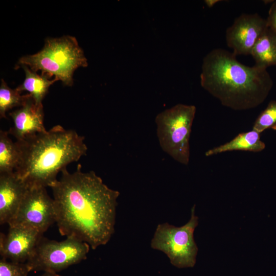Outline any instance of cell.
I'll use <instances>...</instances> for the list:
<instances>
[{
	"label": "cell",
	"instance_id": "6da1fadb",
	"mask_svg": "<svg viewBox=\"0 0 276 276\" xmlns=\"http://www.w3.org/2000/svg\"><path fill=\"white\" fill-rule=\"evenodd\" d=\"M81 164L61 176L50 188L56 223L62 236H74L93 249L106 244L114 233L118 191L109 188L94 171H82Z\"/></svg>",
	"mask_w": 276,
	"mask_h": 276
},
{
	"label": "cell",
	"instance_id": "7a4b0ae2",
	"mask_svg": "<svg viewBox=\"0 0 276 276\" xmlns=\"http://www.w3.org/2000/svg\"><path fill=\"white\" fill-rule=\"evenodd\" d=\"M200 77L205 90L222 105L236 110L262 104L273 85L267 68L246 66L233 53L220 48L205 56Z\"/></svg>",
	"mask_w": 276,
	"mask_h": 276
},
{
	"label": "cell",
	"instance_id": "3957f363",
	"mask_svg": "<svg viewBox=\"0 0 276 276\" xmlns=\"http://www.w3.org/2000/svg\"><path fill=\"white\" fill-rule=\"evenodd\" d=\"M16 142L20 162L14 172L28 188L52 187L58 173L87 150L84 136L59 125Z\"/></svg>",
	"mask_w": 276,
	"mask_h": 276
},
{
	"label": "cell",
	"instance_id": "277c9868",
	"mask_svg": "<svg viewBox=\"0 0 276 276\" xmlns=\"http://www.w3.org/2000/svg\"><path fill=\"white\" fill-rule=\"evenodd\" d=\"M18 64L29 66L36 73L40 70L41 75H46L50 78L54 76L57 80H61L67 86L73 84L75 71L88 65L76 38L69 35L47 39L40 52L21 57Z\"/></svg>",
	"mask_w": 276,
	"mask_h": 276
},
{
	"label": "cell",
	"instance_id": "5b68a950",
	"mask_svg": "<svg viewBox=\"0 0 276 276\" xmlns=\"http://www.w3.org/2000/svg\"><path fill=\"white\" fill-rule=\"evenodd\" d=\"M196 111L194 105L178 104L160 112L155 119L162 149L185 165L189 163V140Z\"/></svg>",
	"mask_w": 276,
	"mask_h": 276
},
{
	"label": "cell",
	"instance_id": "8992f818",
	"mask_svg": "<svg viewBox=\"0 0 276 276\" xmlns=\"http://www.w3.org/2000/svg\"><path fill=\"white\" fill-rule=\"evenodd\" d=\"M195 205L191 209V217L185 225L177 227L168 222L158 224L150 242L151 247L164 252L170 263L178 268L193 267L198 248L194 233L198 224Z\"/></svg>",
	"mask_w": 276,
	"mask_h": 276
},
{
	"label": "cell",
	"instance_id": "52a82bcc",
	"mask_svg": "<svg viewBox=\"0 0 276 276\" xmlns=\"http://www.w3.org/2000/svg\"><path fill=\"white\" fill-rule=\"evenodd\" d=\"M90 247L74 236L66 237L61 241L43 236L26 263L30 271L56 273L86 259Z\"/></svg>",
	"mask_w": 276,
	"mask_h": 276
},
{
	"label": "cell",
	"instance_id": "ba28073f",
	"mask_svg": "<svg viewBox=\"0 0 276 276\" xmlns=\"http://www.w3.org/2000/svg\"><path fill=\"white\" fill-rule=\"evenodd\" d=\"M56 218L54 201L49 195L46 188H29L9 225L30 227L43 234L56 222Z\"/></svg>",
	"mask_w": 276,
	"mask_h": 276
},
{
	"label": "cell",
	"instance_id": "9c48e42d",
	"mask_svg": "<svg viewBox=\"0 0 276 276\" xmlns=\"http://www.w3.org/2000/svg\"><path fill=\"white\" fill-rule=\"evenodd\" d=\"M267 28L266 19L258 14H242L227 29L226 44L236 56L250 55L256 42Z\"/></svg>",
	"mask_w": 276,
	"mask_h": 276
},
{
	"label": "cell",
	"instance_id": "30bf717a",
	"mask_svg": "<svg viewBox=\"0 0 276 276\" xmlns=\"http://www.w3.org/2000/svg\"><path fill=\"white\" fill-rule=\"evenodd\" d=\"M43 234L36 229L10 226L7 234H0V254L2 258L26 263L31 256Z\"/></svg>",
	"mask_w": 276,
	"mask_h": 276
},
{
	"label": "cell",
	"instance_id": "8fae6325",
	"mask_svg": "<svg viewBox=\"0 0 276 276\" xmlns=\"http://www.w3.org/2000/svg\"><path fill=\"white\" fill-rule=\"evenodd\" d=\"M13 125L8 132L16 141H22L38 133L47 131L44 124L42 104H37L29 94L24 104L9 113Z\"/></svg>",
	"mask_w": 276,
	"mask_h": 276
},
{
	"label": "cell",
	"instance_id": "7c38bea8",
	"mask_svg": "<svg viewBox=\"0 0 276 276\" xmlns=\"http://www.w3.org/2000/svg\"><path fill=\"white\" fill-rule=\"evenodd\" d=\"M28 187L16 175L0 174V224H9L14 218Z\"/></svg>",
	"mask_w": 276,
	"mask_h": 276
},
{
	"label": "cell",
	"instance_id": "4fadbf2b",
	"mask_svg": "<svg viewBox=\"0 0 276 276\" xmlns=\"http://www.w3.org/2000/svg\"><path fill=\"white\" fill-rule=\"evenodd\" d=\"M265 146L260 139V133L252 129L240 133L231 141L208 150L205 155L210 156L233 151L258 152L263 151Z\"/></svg>",
	"mask_w": 276,
	"mask_h": 276
},
{
	"label": "cell",
	"instance_id": "5bb4252c",
	"mask_svg": "<svg viewBox=\"0 0 276 276\" xmlns=\"http://www.w3.org/2000/svg\"><path fill=\"white\" fill-rule=\"evenodd\" d=\"M250 55L258 66L267 68L276 65V35L268 27L256 42Z\"/></svg>",
	"mask_w": 276,
	"mask_h": 276
},
{
	"label": "cell",
	"instance_id": "9a60e30c",
	"mask_svg": "<svg viewBox=\"0 0 276 276\" xmlns=\"http://www.w3.org/2000/svg\"><path fill=\"white\" fill-rule=\"evenodd\" d=\"M26 74L25 79L22 84L16 88L19 93L29 92L37 104H42V101L48 91L49 88L57 80L50 79L46 75L39 76L26 65H21Z\"/></svg>",
	"mask_w": 276,
	"mask_h": 276
},
{
	"label": "cell",
	"instance_id": "2e32d148",
	"mask_svg": "<svg viewBox=\"0 0 276 276\" xmlns=\"http://www.w3.org/2000/svg\"><path fill=\"white\" fill-rule=\"evenodd\" d=\"M8 131L0 130V174L15 172L20 162V151Z\"/></svg>",
	"mask_w": 276,
	"mask_h": 276
},
{
	"label": "cell",
	"instance_id": "e0dca14e",
	"mask_svg": "<svg viewBox=\"0 0 276 276\" xmlns=\"http://www.w3.org/2000/svg\"><path fill=\"white\" fill-rule=\"evenodd\" d=\"M29 94L21 95L20 93L16 90L10 88L4 80H1L0 86V117L6 118V113L9 110L15 107L21 106Z\"/></svg>",
	"mask_w": 276,
	"mask_h": 276
},
{
	"label": "cell",
	"instance_id": "ac0fdd59",
	"mask_svg": "<svg viewBox=\"0 0 276 276\" xmlns=\"http://www.w3.org/2000/svg\"><path fill=\"white\" fill-rule=\"evenodd\" d=\"M252 129L262 133L268 129L276 130V101L271 100L255 120Z\"/></svg>",
	"mask_w": 276,
	"mask_h": 276
},
{
	"label": "cell",
	"instance_id": "d6986e66",
	"mask_svg": "<svg viewBox=\"0 0 276 276\" xmlns=\"http://www.w3.org/2000/svg\"><path fill=\"white\" fill-rule=\"evenodd\" d=\"M29 272L26 262L9 261L4 258L0 260V276H28Z\"/></svg>",
	"mask_w": 276,
	"mask_h": 276
},
{
	"label": "cell",
	"instance_id": "ffe728a7",
	"mask_svg": "<svg viewBox=\"0 0 276 276\" xmlns=\"http://www.w3.org/2000/svg\"><path fill=\"white\" fill-rule=\"evenodd\" d=\"M267 27L276 35V1L273 2L266 18Z\"/></svg>",
	"mask_w": 276,
	"mask_h": 276
},
{
	"label": "cell",
	"instance_id": "44dd1931",
	"mask_svg": "<svg viewBox=\"0 0 276 276\" xmlns=\"http://www.w3.org/2000/svg\"><path fill=\"white\" fill-rule=\"evenodd\" d=\"M220 1V0H205L204 2L208 7L211 8Z\"/></svg>",
	"mask_w": 276,
	"mask_h": 276
},
{
	"label": "cell",
	"instance_id": "7402d4cb",
	"mask_svg": "<svg viewBox=\"0 0 276 276\" xmlns=\"http://www.w3.org/2000/svg\"><path fill=\"white\" fill-rule=\"evenodd\" d=\"M39 276H61L55 272H44L42 274Z\"/></svg>",
	"mask_w": 276,
	"mask_h": 276
}]
</instances>
